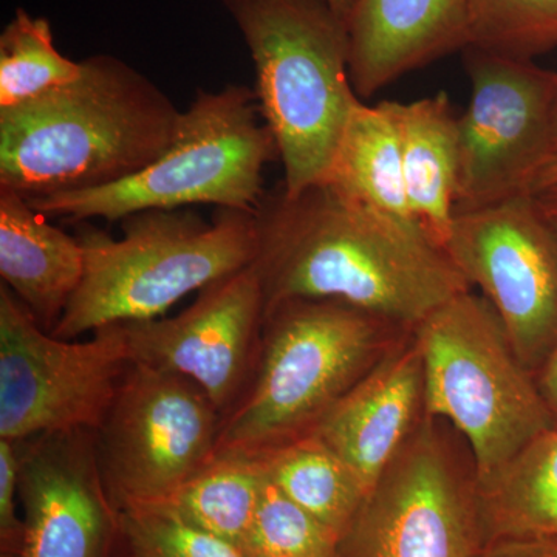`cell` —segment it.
Instances as JSON below:
<instances>
[{
    "label": "cell",
    "instance_id": "1",
    "mask_svg": "<svg viewBox=\"0 0 557 557\" xmlns=\"http://www.w3.org/2000/svg\"><path fill=\"white\" fill-rule=\"evenodd\" d=\"M256 270L265 310L292 299L339 300L413 330L471 289L446 249L418 226L321 182L256 209Z\"/></svg>",
    "mask_w": 557,
    "mask_h": 557
},
{
    "label": "cell",
    "instance_id": "2",
    "mask_svg": "<svg viewBox=\"0 0 557 557\" xmlns=\"http://www.w3.org/2000/svg\"><path fill=\"white\" fill-rule=\"evenodd\" d=\"M78 78L0 109V189L25 199L112 185L164 152L183 110L120 58H87Z\"/></svg>",
    "mask_w": 557,
    "mask_h": 557
},
{
    "label": "cell",
    "instance_id": "3",
    "mask_svg": "<svg viewBox=\"0 0 557 557\" xmlns=\"http://www.w3.org/2000/svg\"><path fill=\"white\" fill-rule=\"evenodd\" d=\"M405 330L339 300L269 307L251 379L222 418L218 453L259 456L311 434Z\"/></svg>",
    "mask_w": 557,
    "mask_h": 557
},
{
    "label": "cell",
    "instance_id": "4",
    "mask_svg": "<svg viewBox=\"0 0 557 557\" xmlns=\"http://www.w3.org/2000/svg\"><path fill=\"white\" fill-rule=\"evenodd\" d=\"M255 212L218 209L208 222L189 208L150 209L121 220L120 239L78 223L84 276L51 335L70 341L157 319L190 293L247 269L258 247Z\"/></svg>",
    "mask_w": 557,
    "mask_h": 557
},
{
    "label": "cell",
    "instance_id": "5",
    "mask_svg": "<svg viewBox=\"0 0 557 557\" xmlns=\"http://www.w3.org/2000/svg\"><path fill=\"white\" fill-rule=\"evenodd\" d=\"M256 70L260 113L298 196L327 177L358 104L348 72L346 20L327 0H223Z\"/></svg>",
    "mask_w": 557,
    "mask_h": 557
},
{
    "label": "cell",
    "instance_id": "6",
    "mask_svg": "<svg viewBox=\"0 0 557 557\" xmlns=\"http://www.w3.org/2000/svg\"><path fill=\"white\" fill-rule=\"evenodd\" d=\"M278 159L276 141L260 113L255 90L228 84L201 90L183 110L170 148L137 172L101 188L27 199L50 220L121 222L150 209L212 205L255 212L263 197L262 174Z\"/></svg>",
    "mask_w": 557,
    "mask_h": 557
},
{
    "label": "cell",
    "instance_id": "7",
    "mask_svg": "<svg viewBox=\"0 0 557 557\" xmlns=\"http://www.w3.org/2000/svg\"><path fill=\"white\" fill-rule=\"evenodd\" d=\"M412 333L423 358L424 413L460 432L478 483L552 429V410L482 295L454 296Z\"/></svg>",
    "mask_w": 557,
    "mask_h": 557
},
{
    "label": "cell",
    "instance_id": "8",
    "mask_svg": "<svg viewBox=\"0 0 557 557\" xmlns=\"http://www.w3.org/2000/svg\"><path fill=\"white\" fill-rule=\"evenodd\" d=\"M474 469L421 418L339 537V557H479L486 544Z\"/></svg>",
    "mask_w": 557,
    "mask_h": 557
},
{
    "label": "cell",
    "instance_id": "9",
    "mask_svg": "<svg viewBox=\"0 0 557 557\" xmlns=\"http://www.w3.org/2000/svg\"><path fill=\"white\" fill-rule=\"evenodd\" d=\"M91 333L57 338L0 285V438L100 428L132 359L123 324Z\"/></svg>",
    "mask_w": 557,
    "mask_h": 557
},
{
    "label": "cell",
    "instance_id": "10",
    "mask_svg": "<svg viewBox=\"0 0 557 557\" xmlns=\"http://www.w3.org/2000/svg\"><path fill=\"white\" fill-rule=\"evenodd\" d=\"M222 413L177 373L131 361L95 431L102 480L116 511L157 505L218 454Z\"/></svg>",
    "mask_w": 557,
    "mask_h": 557
},
{
    "label": "cell",
    "instance_id": "11",
    "mask_svg": "<svg viewBox=\"0 0 557 557\" xmlns=\"http://www.w3.org/2000/svg\"><path fill=\"white\" fill-rule=\"evenodd\" d=\"M471 101L458 116L456 214L533 196L557 153V72L468 47Z\"/></svg>",
    "mask_w": 557,
    "mask_h": 557
},
{
    "label": "cell",
    "instance_id": "12",
    "mask_svg": "<svg viewBox=\"0 0 557 557\" xmlns=\"http://www.w3.org/2000/svg\"><path fill=\"white\" fill-rule=\"evenodd\" d=\"M443 248L482 289L520 361H545L557 343V237L536 197L456 214Z\"/></svg>",
    "mask_w": 557,
    "mask_h": 557
},
{
    "label": "cell",
    "instance_id": "13",
    "mask_svg": "<svg viewBox=\"0 0 557 557\" xmlns=\"http://www.w3.org/2000/svg\"><path fill=\"white\" fill-rule=\"evenodd\" d=\"M263 318L265 296L249 265L201 289L177 317L123 325L132 361L193 381L223 418L251 379Z\"/></svg>",
    "mask_w": 557,
    "mask_h": 557
},
{
    "label": "cell",
    "instance_id": "14",
    "mask_svg": "<svg viewBox=\"0 0 557 557\" xmlns=\"http://www.w3.org/2000/svg\"><path fill=\"white\" fill-rule=\"evenodd\" d=\"M14 443L25 525L17 557L115 556L120 512L102 480L95 431Z\"/></svg>",
    "mask_w": 557,
    "mask_h": 557
},
{
    "label": "cell",
    "instance_id": "15",
    "mask_svg": "<svg viewBox=\"0 0 557 557\" xmlns=\"http://www.w3.org/2000/svg\"><path fill=\"white\" fill-rule=\"evenodd\" d=\"M423 417V358L412 336L399 339L311 434L338 454L369 491Z\"/></svg>",
    "mask_w": 557,
    "mask_h": 557
},
{
    "label": "cell",
    "instance_id": "16",
    "mask_svg": "<svg viewBox=\"0 0 557 557\" xmlns=\"http://www.w3.org/2000/svg\"><path fill=\"white\" fill-rule=\"evenodd\" d=\"M346 25L359 100L471 46L467 0H354Z\"/></svg>",
    "mask_w": 557,
    "mask_h": 557
},
{
    "label": "cell",
    "instance_id": "17",
    "mask_svg": "<svg viewBox=\"0 0 557 557\" xmlns=\"http://www.w3.org/2000/svg\"><path fill=\"white\" fill-rule=\"evenodd\" d=\"M84 276V251L28 200L0 189V277L40 327L53 332Z\"/></svg>",
    "mask_w": 557,
    "mask_h": 557
},
{
    "label": "cell",
    "instance_id": "18",
    "mask_svg": "<svg viewBox=\"0 0 557 557\" xmlns=\"http://www.w3.org/2000/svg\"><path fill=\"white\" fill-rule=\"evenodd\" d=\"M387 106L398 127L410 214L443 247L456 218L458 116L445 94Z\"/></svg>",
    "mask_w": 557,
    "mask_h": 557
},
{
    "label": "cell",
    "instance_id": "19",
    "mask_svg": "<svg viewBox=\"0 0 557 557\" xmlns=\"http://www.w3.org/2000/svg\"><path fill=\"white\" fill-rule=\"evenodd\" d=\"M324 182L380 211L416 223L406 194L398 127L387 101L355 106Z\"/></svg>",
    "mask_w": 557,
    "mask_h": 557
},
{
    "label": "cell",
    "instance_id": "20",
    "mask_svg": "<svg viewBox=\"0 0 557 557\" xmlns=\"http://www.w3.org/2000/svg\"><path fill=\"white\" fill-rule=\"evenodd\" d=\"M486 537H557V429L531 440L478 483Z\"/></svg>",
    "mask_w": 557,
    "mask_h": 557
},
{
    "label": "cell",
    "instance_id": "21",
    "mask_svg": "<svg viewBox=\"0 0 557 557\" xmlns=\"http://www.w3.org/2000/svg\"><path fill=\"white\" fill-rule=\"evenodd\" d=\"M265 480L259 456L218 453L207 467L157 505L188 525L240 548Z\"/></svg>",
    "mask_w": 557,
    "mask_h": 557
},
{
    "label": "cell",
    "instance_id": "22",
    "mask_svg": "<svg viewBox=\"0 0 557 557\" xmlns=\"http://www.w3.org/2000/svg\"><path fill=\"white\" fill-rule=\"evenodd\" d=\"M259 457L267 478L339 537L368 494L346 461L314 434Z\"/></svg>",
    "mask_w": 557,
    "mask_h": 557
},
{
    "label": "cell",
    "instance_id": "23",
    "mask_svg": "<svg viewBox=\"0 0 557 557\" xmlns=\"http://www.w3.org/2000/svg\"><path fill=\"white\" fill-rule=\"evenodd\" d=\"M83 62L69 60L54 46L46 17L17 9L0 35V109L42 97L78 78Z\"/></svg>",
    "mask_w": 557,
    "mask_h": 557
},
{
    "label": "cell",
    "instance_id": "24",
    "mask_svg": "<svg viewBox=\"0 0 557 557\" xmlns=\"http://www.w3.org/2000/svg\"><path fill=\"white\" fill-rule=\"evenodd\" d=\"M471 46L530 60L557 49V0H467Z\"/></svg>",
    "mask_w": 557,
    "mask_h": 557
},
{
    "label": "cell",
    "instance_id": "25",
    "mask_svg": "<svg viewBox=\"0 0 557 557\" xmlns=\"http://www.w3.org/2000/svg\"><path fill=\"white\" fill-rule=\"evenodd\" d=\"M240 549L245 557H339V536L267 478Z\"/></svg>",
    "mask_w": 557,
    "mask_h": 557
},
{
    "label": "cell",
    "instance_id": "26",
    "mask_svg": "<svg viewBox=\"0 0 557 557\" xmlns=\"http://www.w3.org/2000/svg\"><path fill=\"white\" fill-rule=\"evenodd\" d=\"M113 557H245L228 544L183 522L159 505L121 509Z\"/></svg>",
    "mask_w": 557,
    "mask_h": 557
},
{
    "label": "cell",
    "instance_id": "27",
    "mask_svg": "<svg viewBox=\"0 0 557 557\" xmlns=\"http://www.w3.org/2000/svg\"><path fill=\"white\" fill-rule=\"evenodd\" d=\"M16 443L0 438V548L2 557L20 556L24 544V519L17 516L20 480H17Z\"/></svg>",
    "mask_w": 557,
    "mask_h": 557
},
{
    "label": "cell",
    "instance_id": "28",
    "mask_svg": "<svg viewBox=\"0 0 557 557\" xmlns=\"http://www.w3.org/2000/svg\"><path fill=\"white\" fill-rule=\"evenodd\" d=\"M479 557H557V537H491L483 545Z\"/></svg>",
    "mask_w": 557,
    "mask_h": 557
},
{
    "label": "cell",
    "instance_id": "29",
    "mask_svg": "<svg viewBox=\"0 0 557 557\" xmlns=\"http://www.w3.org/2000/svg\"><path fill=\"white\" fill-rule=\"evenodd\" d=\"M542 398L547 403L548 409L557 413V343L549 351L544 362L541 379L537 383Z\"/></svg>",
    "mask_w": 557,
    "mask_h": 557
},
{
    "label": "cell",
    "instance_id": "30",
    "mask_svg": "<svg viewBox=\"0 0 557 557\" xmlns=\"http://www.w3.org/2000/svg\"><path fill=\"white\" fill-rule=\"evenodd\" d=\"M555 186H557V156L552 157V159L544 164V168L539 171L536 180H534L533 196L542 193V190L555 188Z\"/></svg>",
    "mask_w": 557,
    "mask_h": 557
},
{
    "label": "cell",
    "instance_id": "31",
    "mask_svg": "<svg viewBox=\"0 0 557 557\" xmlns=\"http://www.w3.org/2000/svg\"><path fill=\"white\" fill-rule=\"evenodd\" d=\"M539 205L544 209L545 214L557 215V186L536 194Z\"/></svg>",
    "mask_w": 557,
    "mask_h": 557
},
{
    "label": "cell",
    "instance_id": "32",
    "mask_svg": "<svg viewBox=\"0 0 557 557\" xmlns=\"http://www.w3.org/2000/svg\"><path fill=\"white\" fill-rule=\"evenodd\" d=\"M351 2H354V0H327L329 5L332 7V9L339 14V16H343L344 20L347 17Z\"/></svg>",
    "mask_w": 557,
    "mask_h": 557
},
{
    "label": "cell",
    "instance_id": "33",
    "mask_svg": "<svg viewBox=\"0 0 557 557\" xmlns=\"http://www.w3.org/2000/svg\"><path fill=\"white\" fill-rule=\"evenodd\" d=\"M548 215L549 222H552L553 230H555L556 237H557V215Z\"/></svg>",
    "mask_w": 557,
    "mask_h": 557
},
{
    "label": "cell",
    "instance_id": "34",
    "mask_svg": "<svg viewBox=\"0 0 557 557\" xmlns=\"http://www.w3.org/2000/svg\"><path fill=\"white\" fill-rule=\"evenodd\" d=\"M556 156H557V153H556Z\"/></svg>",
    "mask_w": 557,
    "mask_h": 557
}]
</instances>
